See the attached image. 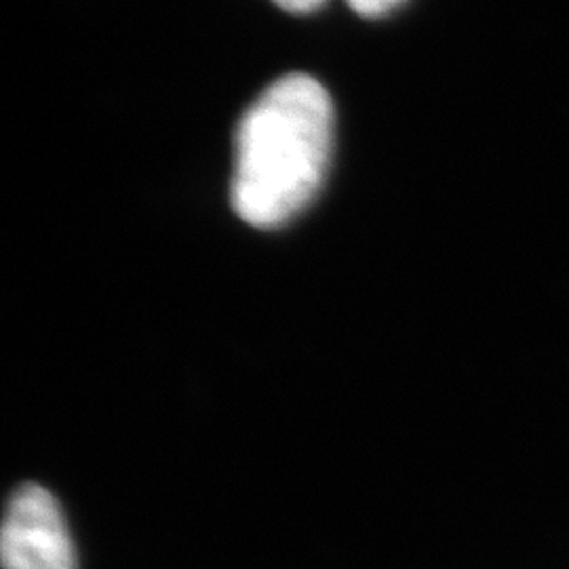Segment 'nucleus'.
Listing matches in <instances>:
<instances>
[{
    "label": "nucleus",
    "mask_w": 569,
    "mask_h": 569,
    "mask_svg": "<svg viewBox=\"0 0 569 569\" xmlns=\"http://www.w3.org/2000/svg\"><path fill=\"white\" fill-rule=\"evenodd\" d=\"M333 143V103L317 79L293 72L249 106L237 131L232 207L256 228H277L312 201Z\"/></svg>",
    "instance_id": "obj_1"
},
{
    "label": "nucleus",
    "mask_w": 569,
    "mask_h": 569,
    "mask_svg": "<svg viewBox=\"0 0 569 569\" xmlns=\"http://www.w3.org/2000/svg\"><path fill=\"white\" fill-rule=\"evenodd\" d=\"M0 561L4 569H77V550L53 493L34 483L9 500Z\"/></svg>",
    "instance_id": "obj_2"
},
{
    "label": "nucleus",
    "mask_w": 569,
    "mask_h": 569,
    "mask_svg": "<svg viewBox=\"0 0 569 569\" xmlns=\"http://www.w3.org/2000/svg\"><path fill=\"white\" fill-rule=\"evenodd\" d=\"M348 7L359 13L361 18H382L403 0H346Z\"/></svg>",
    "instance_id": "obj_3"
},
{
    "label": "nucleus",
    "mask_w": 569,
    "mask_h": 569,
    "mask_svg": "<svg viewBox=\"0 0 569 569\" xmlns=\"http://www.w3.org/2000/svg\"><path fill=\"white\" fill-rule=\"evenodd\" d=\"M272 2L279 4L283 11L296 13V16H306V13L321 9L327 0H272Z\"/></svg>",
    "instance_id": "obj_4"
}]
</instances>
